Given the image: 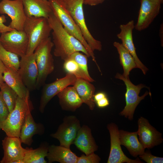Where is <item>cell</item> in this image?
Masks as SVG:
<instances>
[{
    "label": "cell",
    "instance_id": "41",
    "mask_svg": "<svg viewBox=\"0 0 163 163\" xmlns=\"http://www.w3.org/2000/svg\"><path fill=\"white\" fill-rule=\"evenodd\" d=\"M43 0L46 1V0Z\"/></svg>",
    "mask_w": 163,
    "mask_h": 163
},
{
    "label": "cell",
    "instance_id": "31",
    "mask_svg": "<svg viewBox=\"0 0 163 163\" xmlns=\"http://www.w3.org/2000/svg\"><path fill=\"white\" fill-rule=\"evenodd\" d=\"M88 56L80 52H76L72 54L69 58L72 59L78 64L82 71L88 76L91 77L88 70L87 63Z\"/></svg>",
    "mask_w": 163,
    "mask_h": 163
},
{
    "label": "cell",
    "instance_id": "12",
    "mask_svg": "<svg viewBox=\"0 0 163 163\" xmlns=\"http://www.w3.org/2000/svg\"><path fill=\"white\" fill-rule=\"evenodd\" d=\"M110 136V147L107 163H142L139 158L133 160L128 158L124 153L119 139V130L114 123H108L107 126Z\"/></svg>",
    "mask_w": 163,
    "mask_h": 163
},
{
    "label": "cell",
    "instance_id": "39",
    "mask_svg": "<svg viewBox=\"0 0 163 163\" xmlns=\"http://www.w3.org/2000/svg\"><path fill=\"white\" fill-rule=\"evenodd\" d=\"M106 97L107 95L104 92H99L94 95V99L95 103L97 101Z\"/></svg>",
    "mask_w": 163,
    "mask_h": 163
},
{
    "label": "cell",
    "instance_id": "6",
    "mask_svg": "<svg viewBox=\"0 0 163 163\" xmlns=\"http://www.w3.org/2000/svg\"><path fill=\"white\" fill-rule=\"evenodd\" d=\"M60 0L79 27L84 38L92 51H101V42L93 37L87 27L83 10V0Z\"/></svg>",
    "mask_w": 163,
    "mask_h": 163
},
{
    "label": "cell",
    "instance_id": "15",
    "mask_svg": "<svg viewBox=\"0 0 163 163\" xmlns=\"http://www.w3.org/2000/svg\"><path fill=\"white\" fill-rule=\"evenodd\" d=\"M137 123L139 140L145 149L152 148L162 142V133L151 125L147 119L141 117Z\"/></svg>",
    "mask_w": 163,
    "mask_h": 163
},
{
    "label": "cell",
    "instance_id": "38",
    "mask_svg": "<svg viewBox=\"0 0 163 163\" xmlns=\"http://www.w3.org/2000/svg\"><path fill=\"white\" fill-rule=\"evenodd\" d=\"M6 69V66L0 60V87L4 82L3 74Z\"/></svg>",
    "mask_w": 163,
    "mask_h": 163
},
{
    "label": "cell",
    "instance_id": "26",
    "mask_svg": "<svg viewBox=\"0 0 163 163\" xmlns=\"http://www.w3.org/2000/svg\"><path fill=\"white\" fill-rule=\"evenodd\" d=\"M119 55L120 62L123 70V75L129 77L130 72L133 69L137 68L135 60L131 54L121 43L117 42L113 43Z\"/></svg>",
    "mask_w": 163,
    "mask_h": 163
},
{
    "label": "cell",
    "instance_id": "19",
    "mask_svg": "<svg viewBox=\"0 0 163 163\" xmlns=\"http://www.w3.org/2000/svg\"><path fill=\"white\" fill-rule=\"evenodd\" d=\"M29 111L27 114L20 132V138L22 143L30 146L33 142V137L35 134L42 135L44 132V127L41 123L35 121Z\"/></svg>",
    "mask_w": 163,
    "mask_h": 163
},
{
    "label": "cell",
    "instance_id": "34",
    "mask_svg": "<svg viewBox=\"0 0 163 163\" xmlns=\"http://www.w3.org/2000/svg\"><path fill=\"white\" fill-rule=\"evenodd\" d=\"M10 112L8 108L3 100L0 91V123L7 118Z\"/></svg>",
    "mask_w": 163,
    "mask_h": 163
},
{
    "label": "cell",
    "instance_id": "9",
    "mask_svg": "<svg viewBox=\"0 0 163 163\" xmlns=\"http://www.w3.org/2000/svg\"><path fill=\"white\" fill-rule=\"evenodd\" d=\"M0 42L7 50L21 57L26 53L28 39L24 30H12L1 33Z\"/></svg>",
    "mask_w": 163,
    "mask_h": 163
},
{
    "label": "cell",
    "instance_id": "36",
    "mask_svg": "<svg viewBox=\"0 0 163 163\" xmlns=\"http://www.w3.org/2000/svg\"><path fill=\"white\" fill-rule=\"evenodd\" d=\"M98 107L104 108L109 104V101L107 97H105L96 102Z\"/></svg>",
    "mask_w": 163,
    "mask_h": 163
},
{
    "label": "cell",
    "instance_id": "16",
    "mask_svg": "<svg viewBox=\"0 0 163 163\" xmlns=\"http://www.w3.org/2000/svg\"><path fill=\"white\" fill-rule=\"evenodd\" d=\"M133 20H131L126 24H121L120 32L117 35V37L122 41V44L131 54L136 63L137 67L140 69L144 75L148 70L138 58L133 42V31L134 28Z\"/></svg>",
    "mask_w": 163,
    "mask_h": 163
},
{
    "label": "cell",
    "instance_id": "17",
    "mask_svg": "<svg viewBox=\"0 0 163 163\" xmlns=\"http://www.w3.org/2000/svg\"><path fill=\"white\" fill-rule=\"evenodd\" d=\"M19 137L6 136L2 141L4 156L1 163H13L17 160L23 159L26 149L21 146Z\"/></svg>",
    "mask_w": 163,
    "mask_h": 163
},
{
    "label": "cell",
    "instance_id": "23",
    "mask_svg": "<svg viewBox=\"0 0 163 163\" xmlns=\"http://www.w3.org/2000/svg\"><path fill=\"white\" fill-rule=\"evenodd\" d=\"M119 139L121 145L126 147L130 154L134 157L142 154L145 151L138 139L137 131L129 132L119 130Z\"/></svg>",
    "mask_w": 163,
    "mask_h": 163
},
{
    "label": "cell",
    "instance_id": "29",
    "mask_svg": "<svg viewBox=\"0 0 163 163\" xmlns=\"http://www.w3.org/2000/svg\"><path fill=\"white\" fill-rule=\"evenodd\" d=\"M63 68L67 73L73 74L77 78L85 79L91 82L94 81L91 77L88 76L84 73L77 63L72 59L69 58L64 61Z\"/></svg>",
    "mask_w": 163,
    "mask_h": 163
},
{
    "label": "cell",
    "instance_id": "2",
    "mask_svg": "<svg viewBox=\"0 0 163 163\" xmlns=\"http://www.w3.org/2000/svg\"><path fill=\"white\" fill-rule=\"evenodd\" d=\"M33 109L30 92L25 98L18 96L13 110L10 112L6 119L0 123V129L4 131L7 136L19 137L26 116Z\"/></svg>",
    "mask_w": 163,
    "mask_h": 163
},
{
    "label": "cell",
    "instance_id": "7",
    "mask_svg": "<svg viewBox=\"0 0 163 163\" xmlns=\"http://www.w3.org/2000/svg\"><path fill=\"white\" fill-rule=\"evenodd\" d=\"M115 77L122 80L126 88L125 94L126 105L119 114L130 120H132L133 119V115L136 107L141 101L144 99L150 93L146 91L143 95L139 96V94L141 89L144 88H147L145 85L141 84L135 85L130 80L129 77H125L118 73L116 74Z\"/></svg>",
    "mask_w": 163,
    "mask_h": 163
},
{
    "label": "cell",
    "instance_id": "22",
    "mask_svg": "<svg viewBox=\"0 0 163 163\" xmlns=\"http://www.w3.org/2000/svg\"><path fill=\"white\" fill-rule=\"evenodd\" d=\"M3 77L4 82L13 89L19 97L24 98L27 97L30 91L24 84L18 70L13 67L6 66Z\"/></svg>",
    "mask_w": 163,
    "mask_h": 163
},
{
    "label": "cell",
    "instance_id": "32",
    "mask_svg": "<svg viewBox=\"0 0 163 163\" xmlns=\"http://www.w3.org/2000/svg\"><path fill=\"white\" fill-rule=\"evenodd\" d=\"M101 158L97 155L94 152L88 155H82L78 157L76 163H99Z\"/></svg>",
    "mask_w": 163,
    "mask_h": 163
},
{
    "label": "cell",
    "instance_id": "42",
    "mask_svg": "<svg viewBox=\"0 0 163 163\" xmlns=\"http://www.w3.org/2000/svg\"><path fill=\"white\" fill-rule=\"evenodd\" d=\"M1 33V31L0 30V33Z\"/></svg>",
    "mask_w": 163,
    "mask_h": 163
},
{
    "label": "cell",
    "instance_id": "14",
    "mask_svg": "<svg viewBox=\"0 0 163 163\" xmlns=\"http://www.w3.org/2000/svg\"><path fill=\"white\" fill-rule=\"evenodd\" d=\"M140 8L137 22L134 28L139 31L147 28L159 14L161 0H140Z\"/></svg>",
    "mask_w": 163,
    "mask_h": 163
},
{
    "label": "cell",
    "instance_id": "37",
    "mask_svg": "<svg viewBox=\"0 0 163 163\" xmlns=\"http://www.w3.org/2000/svg\"><path fill=\"white\" fill-rule=\"evenodd\" d=\"M104 0H83L84 4L91 6H95L103 3Z\"/></svg>",
    "mask_w": 163,
    "mask_h": 163
},
{
    "label": "cell",
    "instance_id": "18",
    "mask_svg": "<svg viewBox=\"0 0 163 163\" xmlns=\"http://www.w3.org/2000/svg\"><path fill=\"white\" fill-rule=\"evenodd\" d=\"M73 144L86 155L94 152L98 148L91 129L85 125L81 126L79 129Z\"/></svg>",
    "mask_w": 163,
    "mask_h": 163
},
{
    "label": "cell",
    "instance_id": "5",
    "mask_svg": "<svg viewBox=\"0 0 163 163\" xmlns=\"http://www.w3.org/2000/svg\"><path fill=\"white\" fill-rule=\"evenodd\" d=\"M50 4L53 12L58 19L64 29L82 44L92 60L98 67L94 56L87 42L84 38L78 27L76 24L70 14L66 9L60 0H48Z\"/></svg>",
    "mask_w": 163,
    "mask_h": 163
},
{
    "label": "cell",
    "instance_id": "10",
    "mask_svg": "<svg viewBox=\"0 0 163 163\" xmlns=\"http://www.w3.org/2000/svg\"><path fill=\"white\" fill-rule=\"evenodd\" d=\"M0 13L10 18L11 21L8 26L10 28L24 30L27 16L21 0H2L0 2Z\"/></svg>",
    "mask_w": 163,
    "mask_h": 163
},
{
    "label": "cell",
    "instance_id": "27",
    "mask_svg": "<svg viewBox=\"0 0 163 163\" xmlns=\"http://www.w3.org/2000/svg\"><path fill=\"white\" fill-rule=\"evenodd\" d=\"M49 147L47 143L44 142L35 149L26 148V151L23 159L24 163H47L45 158L47 156Z\"/></svg>",
    "mask_w": 163,
    "mask_h": 163
},
{
    "label": "cell",
    "instance_id": "1",
    "mask_svg": "<svg viewBox=\"0 0 163 163\" xmlns=\"http://www.w3.org/2000/svg\"><path fill=\"white\" fill-rule=\"evenodd\" d=\"M47 19L53 31L54 56L65 61L69 58L72 54L78 51L83 53L88 57H90L82 44L64 29L53 12Z\"/></svg>",
    "mask_w": 163,
    "mask_h": 163
},
{
    "label": "cell",
    "instance_id": "21",
    "mask_svg": "<svg viewBox=\"0 0 163 163\" xmlns=\"http://www.w3.org/2000/svg\"><path fill=\"white\" fill-rule=\"evenodd\" d=\"M62 109L74 112L80 107L83 102L74 87L68 86L57 95Z\"/></svg>",
    "mask_w": 163,
    "mask_h": 163
},
{
    "label": "cell",
    "instance_id": "4",
    "mask_svg": "<svg viewBox=\"0 0 163 163\" xmlns=\"http://www.w3.org/2000/svg\"><path fill=\"white\" fill-rule=\"evenodd\" d=\"M53 46L50 37L41 42L35 50L34 53L38 71L36 89H39L45 84L47 76L54 70V59L51 53Z\"/></svg>",
    "mask_w": 163,
    "mask_h": 163
},
{
    "label": "cell",
    "instance_id": "24",
    "mask_svg": "<svg viewBox=\"0 0 163 163\" xmlns=\"http://www.w3.org/2000/svg\"><path fill=\"white\" fill-rule=\"evenodd\" d=\"M46 157L49 163L56 161L60 163H76L78 156L70 148L52 145L49 147Z\"/></svg>",
    "mask_w": 163,
    "mask_h": 163
},
{
    "label": "cell",
    "instance_id": "8",
    "mask_svg": "<svg viewBox=\"0 0 163 163\" xmlns=\"http://www.w3.org/2000/svg\"><path fill=\"white\" fill-rule=\"evenodd\" d=\"M81 127L80 121L74 115L66 116L63 122L59 126L56 131L50 136L58 139L60 145L70 148Z\"/></svg>",
    "mask_w": 163,
    "mask_h": 163
},
{
    "label": "cell",
    "instance_id": "30",
    "mask_svg": "<svg viewBox=\"0 0 163 163\" xmlns=\"http://www.w3.org/2000/svg\"><path fill=\"white\" fill-rule=\"evenodd\" d=\"M17 55L6 50L0 42V60L6 66L18 70L20 60Z\"/></svg>",
    "mask_w": 163,
    "mask_h": 163
},
{
    "label": "cell",
    "instance_id": "25",
    "mask_svg": "<svg viewBox=\"0 0 163 163\" xmlns=\"http://www.w3.org/2000/svg\"><path fill=\"white\" fill-rule=\"evenodd\" d=\"M73 86L83 103L87 104L90 110H93L95 107L94 96L95 88L94 85L85 79L77 78Z\"/></svg>",
    "mask_w": 163,
    "mask_h": 163
},
{
    "label": "cell",
    "instance_id": "35",
    "mask_svg": "<svg viewBox=\"0 0 163 163\" xmlns=\"http://www.w3.org/2000/svg\"><path fill=\"white\" fill-rule=\"evenodd\" d=\"M6 21V17L4 15L0 16V30L1 33L10 31L13 29L9 26H7L4 24V23Z\"/></svg>",
    "mask_w": 163,
    "mask_h": 163
},
{
    "label": "cell",
    "instance_id": "20",
    "mask_svg": "<svg viewBox=\"0 0 163 163\" xmlns=\"http://www.w3.org/2000/svg\"><path fill=\"white\" fill-rule=\"evenodd\" d=\"M27 17L34 16L47 18L53 12L47 0H21Z\"/></svg>",
    "mask_w": 163,
    "mask_h": 163
},
{
    "label": "cell",
    "instance_id": "11",
    "mask_svg": "<svg viewBox=\"0 0 163 163\" xmlns=\"http://www.w3.org/2000/svg\"><path fill=\"white\" fill-rule=\"evenodd\" d=\"M73 74L67 73L66 76L57 79L54 82L44 84L42 90L39 107L40 111L43 113L48 102L55 95L70 85H74L76 79Z\"/></svg>",
    "mask_w": 163,
    "mask_h": 163
},
{
    "label": "cell",
    "instance_id": "28",
    "mask_svg": "<svg viewBox=\"0 0 163 163\" xmlns=\"http://www.w3.org/2000/svg\"><path fill=\"white\" fill-rule=\"evenodd\" d=\"M0 89L2 97L10 112L15 107L18 96L16 93L5 82L0 87Z\"/></svg>",
    "mask_w": 163,
    "mask_h": 163
},
{
    "label": "cell",
    "instance_id": "33",
    "mask_svg": "<svg viewBox=\"0 0 163 163\" xmlns=\"http://www.w3.org/2000/svg\"><path fill=\"white\" fill-rule=\"evenodd\" d=\"M139 158L147 163H163V158L152 155L150 151H146L139 156Z\"/></svg>",
    "mask_w": 163,
    "mask_h": 163
},
{
    "label": "cell",
    "instance_id": "3",
    "mask_svg": "<svg viewBox=\"0 0 163 163\" xmlns=\"http://www.w3.org/2000/svg\"><path fill=\"white\" fill-rule=\"evenodd\" d=\"M51 30L47 18L27 17L24 27V31L29 40L26 54L33 53L41 42L50 37Z\"/></svg>",
    "mask_w": 163,
    "mask_h": 163
},
{
    "label": "cell",
    "instance_id": "40",
    "mask_svg": "<svg viewBox=\"0 0 163 163\" xmlns=\"http://www.w3.org/2000/svg\"><path fill=\"white\" fill-rule=\"evenodd\" d=\"M162 2H163V0H161Z\"/></svg>",
    "mask_w": 163,
    "mask_h": 163
},
{
    "label": "cell",
    "instance_id": "13",
    "mask_svg": "<svg viewBox=\"0 0 163 163\" xmlns=\"http://www.w3.org/2000/svg\"><path fill=\"white\" fill-rule=\"evenodd\" d=\"M19 74L25 86L30 91L36 89L38 71L36 64L35 54H25L21 57Z\"/></svg>",
    "mask_w": 163,
    "mask_h": 163
}]
</instances>
